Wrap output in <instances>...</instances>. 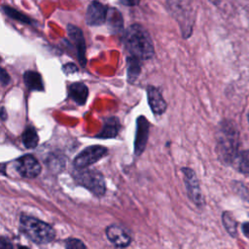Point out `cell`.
Instances as JSON below:
<instances>
[{"label":"cell","mask_w":249,"mask_h":249,"mask_svg":"<svg viewBox=\"0 0 249 249\" xmlns=\"http://www.w3.org/2000/svg\"><path fill=\"white\" fill-rule=\"evenodd\" d=\"M237 168L244 173H249V150L241 152L237 157Z\"/></svg>","instance_id":"21"},{"label":"cell","mask_w":249,"mask_h":249,"mask_svg":"<svg viewBox=\"0 0 249 249\" xmlns=\"http://www.w3.org/2000/svg\"><path fill=\"white\" fill-rule=\"evenodd\" d=\"M147 97L149 106L155 115H161L165 112L167 104L162 97V94L157 88L149 86L147 88Z\"/></svg>","instance_id":"12"},{"label":"cell","mask_w":249,"mask_h":249,"mask_svg":"<svg viewBox=\"0 0 249 249\" xmlns=\"http://www.w3.org/2000/svg\"><path fill=\"white\" fill-rule=\"evenodd\" d=\"M21 139L23 146L27 149H34L37 147L39 143V136L37 130L32 125H28L24 128L21 135Z\"/></svg>","instance_id":"17"},{"label":"cell","mask_w":249,"mask_h":249,"mask_svg":"<svg viewBox=\"0 0 249 249\" xmlns=\"http://www.w3.org/2000/svg\"><path fill=\"white\" fill-rule=\"evenodd\" d=\"M181 171L183 174L184 183L186 186V191L189 198L196 206L201 207L204 204V198L196 172L190 167H183Z\"/></svg>","instance_id":"6"},{"label":"cell","mask_w":249,"mask_h":249,"mask_svg":"<svg viewBox=\"0 0 249 249\" xmlns=\"http://www.w3.org/2000/svg\"><path fill=\"white\" fill-rule=\"evenodd\" d=\"M20 230L26 237L38 244H47L55 236V231L51 225L34 217L21 215L19 219Z\"/></svg>","instance_id":"3"},{"label":"cell","mask_w":249,"mask_h":249,"mask_svg":"<svg viewBox=\"0 0 249 249\" xmlns=\"http://www.w3.org/2000/svg\"><path fill=\"white\" fill-rule=\"evenodd\" d=\"M242 231L244 235H246L249 238V223H244L242 225Z\"/></svg>","instance_id":"28"},{"label":"cell","mask_w":249,"mask_h":249,"mask_svg":"<svg viewBox=\"0 0 249 249\" xmlns=\"http://www.w3.org/2000/svg\"><path fill=\"white\" fill-rule=\"evenodd\" d=\"M210 1H211L214 5H218V4L220 3V1H221V0H210Z\"/></svg>","instance_id":"30"},{"label":"cell","mask_w":249,"mask_h":249,"mask_svg":"<svg viewBox=\"0 0 249 249\" xmlns=\"http://www.w3.org/2000/svg\"><path fill=\"white\" fill-rule=\"evenodd\" d=\"M235 192L240 196H242V198H244L245 200L249 201V190L244 186L242 185L241 183L239 182H235V186L233 187Z\"/></svg>","instance_id":"23"},{"label":"cell","mask_w":249,"mask_h":249,"mask_svg":"<svg viewBox=\"0 0 249 249\" xmlns=\"http://www.w3.org/2000/svg\"><path fill=\"white\" fill-rule=\"evenodd\" d=\"M23 82L29 90H43L44 83L41 75L33 70H27L23 73Z\"/></svg>","instance_id":"15"},{"label":"cell","mask_w":249,"mask_h":249,"mask_svg":"<svg viewBox=\"0 0 249 249\" xmlns=\"http://www.w3.org/2000/svg\"><path fill=\"white\" fill-rule=\"evenodd\" d=\"M2 10L9 18H11L15 20H18V21H20V22H23V23H26V24H31L32 23V19L29 17H27L26 15L20 13L19 11L14 9V8L8 6V5H3Z\"/></svg>","instance_id":"19"},{"label":"cell","mask_w":249,"mask_h":249,"mask_svg":"<svg viewBox=\"0 0 249 249\" xmlns=\"http://www.w3.org/2000/svg\"><path fill=\"white\" fill-rule=\"evenodd\" d=\"M68 96L78 105L86 104L89 96V89L82 82H75L68 86Z\"/></svg>","instance_id":"13"},{"label":"cell","mask_w":249,"mask_h":249,"mask_svg":"<svg viewBox=\"0 0 249 249\" xmlns=\"http://www.w3.org/2000/svg\"><path fill=\"white\" fill-rule=\"evenodd\" d=\"M171 1H172V0H171Z\"/></svg>","instance_id":"32"},{"label":"cell","mask_w":249,"mask_h":249,"mask_svg":"<svg viewBox=\"0 0 249 249\" xmlns=\"http://www.w3.org/2000/svg\"><path fill=\"white\" fill-rule=\"evenodd\" d=\"M248 121H249V115H248Z\"/></svg>","instance_id":"31"},{"label":"cell","mask_w":249,"mask_h":249,"mask_svg":"<svg viewBox=\"0 0 249 249\" xmlns=\"http://www.w3.org/2000/svg\"><path fill=\"white\" fill-rule=\"evenodd\" d=\"M239 134L236 125L231 121H223L216 133L217 154L221 161L231 164L236 160Z\"/></svg>","instance_id":"2"},{"label":"cell","mask_w":249,"mask_h":249,"mask_svg":"<svg viewBox=\"0 0 249 249\" xmlns=\"http://www.w3.org/2000/svg\"><path fill=\"white\" fill-rule=\"evenodd\" d=\"M64 246L66 248H70V249H79V248H86V244L83 243L82 240L78 239V238H67L64 241Z\"/></svg>","instance_id":"22"},{"label":"cell","mask_w":249,"mask_h":249,"mask_svg":"<svg viewBox=\"0 0 249 249\" xmlns=\"http://www.w3.org/2000/svg\"><path fill=\"white\" fill-rule=\"evenodd\" d=\"M106 21L108 23V27L114 32H119L120 30H122L124 25L122 14L120 13L119 10L115 8H110L108 10Z\"/></svg>","instance_id":"16"},{"label":"cell","mask_w":249,"mask_h":249,"mask_svg":"<svg viewBox=\"0 0 249 249\" xmlns=\"http://www.w3.org/2000/svg\"><path fill=\"white\" fill-rule=\"evenodd\" d=\"M108 150L100 145H93L89 146L84 150H82L74 159L73 165L75 169H83L87 168L92 163L98 161L102 159Z\"/></svg>","instance_id":"5"},{"label":"cell","mask_w":249,"mask_h":249,"mask_svg":"<svg viewBox=\"0 0 249 249\" xmlns=\"http://www.w3.org/2000/svg\"><path fill=\"white\" fill-rule=\"evenodd\" d=\"M67 33H68L69 39L71 40V43L73 44V46L76 50L77 57L80 61V64L82 66H85L86 62H87L86 42H85V38H84L82 30L73 24H69L67 26Z\"/></svg>","instance_id":"10"},{"label":"cell","mask_w":249,"mask_h":249,"mask_svg":"<svg viewBox=\"0 0 249 249\" xmlns=\"http://www.w3.org/2000/svg\"><path fill=\"white\" fill-rule=\"evenodd\" d=\"M108 8L98 1H92L86 12V22L90 26L103 24L107 19Z\"/></svg>","instance_id":"9"},{"label":"cell","mask_w":249,"mask_h":249,"mask_svg":"<svg viewBox=\"0 0 249 249\" xmlns=\"http://www.w3.org/2000/svg\"><path fill=\"white\" fill-rule=\"evenodd\" d=\"M0 248L1 249H10V248H13V245L7 238L2 236L1 240H0Z\"/></svg>","instance_id":"26"},{"label":"cell","mask_w":249,"mask_h":249,"mask_svg":"<svg viewBox=\"0 0 249 249\" xmlns=\"http://www.w3.org/2000/svg\"><path fill=\"white\" fill-rule=\"evenodd\" d=\"M0 77H1V85H2L3 87L7 86V85L10 83V76H9V74L6 72V70H5L4 68L1 69V75H0Z\"/></svg>","instance_id":"24"},{"label":"cell","mask_w":249,"mask_h":249,"mask_svg":"<svg viewBox=\"0 0 249 249\" xmlns=\"http://www.w3.org/2000/svg\"><path fill=\"white\" fill-rule=\"evenodd\" d=\"M127 78L129 82H134L135 79H137L138 75L141 71V64L140 59L134 56H128L127 59Z\"/></svg>","instance_id":"18"},{"label":"cell","mask_w":249,"mask_h":249,"mask_svg":"<svg viewBox=\"0 0 249 249\" xmlns=\"http://www.w3.org/2000/svg\"><path fill=\"white\" fill-rule=\"evenodd\" d=\"M123 41L126 52L140 60L150 59L155 53L150 34L138 23L131 24L125 29Z\"/></svg>","instance_id":"1"},{"label":"cell","mask_w":249,"mask_h":249,"mask_svg":"<svg viewBox=\"0 0 249 249\" xmlns=\"http://www.w3.org/2000/svg\"><path fill=\"white\" fill-rule=\"evenodd\" d=\"M222 221H223L225 229L227 230L229 234L232 237H235L237 234V230H236L237 224H236V221L234 220L233 216L231 215V213L225 211L222 214Z\"/></svg>","instance_id":"20"},{"label":"cell","mask_w":249,"mask_h":249,"mask_svg":"<svg viewBox=\"0 0 249 249\" xmlns=\"http://www.w3.org/2000/svg\"><path fill=\"white\" fill-rule=\"evenodd\" d=\"M106 236L116 247L124 248L130 244L131 237L128 232L121 226L113 224L106 228Z\"/></svg>","instance_id":"11"},{"label":"cell","mask_w":249,"mask_h":249,"mask_svg":"<svg viewBox=\"0 0 249 249\" xmlns=\"http://www.w3.org/2000/svg\"><path fill=\"white\" fill-rule=\"evenodd\" d=\"M74 179L79 185L85 187L97 196H103L106 192L104 176L101 172L95 169H76Z\"/></svg>","instance_id":"4"},{"label":"cell","mask_w":249,"mask_h":249,"mask_svg":"<svg viewBox=\"0 0 249 249\" xmlns=\"http://www.w3.org/2000/svg\"><path fill=\"white\" fill-rule=\"evenodd\" d=\"M1 118H2L3 121L6 119V113H5V108L4 107L1 108Z\"/></svg>","instance_id":"29"},{"label":"cell","mask_w":249,"mask_h":249,"mask_svg":"<svg viewBox=\"0 0 249 249\" xmlns=\"http://www.w3.org/2000/svg\"><path fill=\"white\" fill-rule=\"evenodd\" d=\"M150 124L144 116H139L136 120V130L134 137V154L135 156H140L147 145L149 137Z\"/></svg>","instance_id":"8"},{"label":"cell","mask_w":249,"mask_h":249,"mask_svg":"<svg viewBox=\"0 0 249 249\" xmlns=\"http://www.w3.org/2000/svg\"><path fill=\"white\" fill-rule=\"evenodd\" d=\"M16 168L19 175L24 178H36L42 170L41 164L32 155H25L16 160Z\"/></svg>","instance_id":"7"},{"label":"cell","mask_w":249,"mask_h":249,"mask_svg":"<svg viewBox=\"0 0 249 249\" xmlns=\"http://www.w3.org/2000/svg\"><path fill=\"white\" fill-rule=\"evenodd\" d=\"M62 69L66 74H72L77 71V66L74 63H67V64L63 65Z\"/></svg>","instance_id":"25"},{"label":"cell","mask_w":249,"mask_h":249,"mask_svg":"<svg viewBox=\"0 0 249 249\" xmlns=\"http://www.w3.org/2000/svg\"><path fill=\"white\" fill-rule=\"evenodd\" d=\"M140 0H123V3L127 6H136Z\"/></svg>","instance_id":"27"},{"label":"cell","mask_w":249,"mask_h":249,"mask_svg":"<svg viewBox=\"0 0 249 249\" xmlns=\"http://www.w3.org/2000/svg\"><path fill=\"white\" fill-rule=\"evenodd\" d=\"M120 128H121V124L119 119L116 117H110L104 122L103 127L100 133L96 135V137H99L102 139L114 138L118 135Z\"/></svg>","instance_id":"14"}]
</instances>
